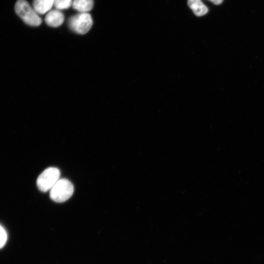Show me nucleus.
<instances>
[{
	"instance_id": "nucleus-5",
	"label": "nucleus",
	"mask_w": 264,
	"mask_h": 264,
	"mask_svg": "<svg viewBox=\"0 0 264 264\" xmlns=\"http://www.w3.org/2000/svg\"><path fill=\"white\" fill-rule=\"evenodd\" d=\"M44 21L48 25L57 27L63 23L64 15L60 10L53 9L47 13L45 17Z\"/></svg>"
},
{
	"instance_id": "nucleus-7",
	"label": "nucleus",
	"mask_w": 264,
	"mask_h": 264,
	"mask_svg": "<svg viewBox=\"0 0 264 264\" xmlns=\"http://www.w3.org/2000/svg\"><path fill=\"white\" fill-rule=\"evenodd\" d=\"M187 3L195 15L197 16H203L208 11V8L202 2L201 0H188Z\"/></svg>"
},
{
	"instance_id": "nucleus-4",
	"label": "nucleus",
	"mask_w": 264,
	"mask_h": 264,
	"mask_svg": "<svg viewBox=\"0 0 264 264\" xmlns=\"http://www.w3.org/2000/svg\"><path fill=\"white\" fill-rule=\"evenodd\" d=\"M60 170L55 167H49L38 176L37 185L40 190L45 192L51 190L59 179Z\"/></svg>"
},
{
	"instance_id": "nucleus-10",
	"label": "nucleus",
	"mask_w": 264,
	"mask_h": 264,
	"mask_svg": "<svg viewBox=\"0 0 264 264\" xmlns=\"http://www.w3.org/2000/svg\"><path fill=\"white\" fill-rule=\"evenodd\" d=\"M7 240V234L4 228L0 225V248L3 247Z\"/></svg>"
},
{
	"instance_id": "nucleus-6",
	"label": "nucleus",
	"mask_w": 264,
	"mask_h": 264,
	"mask_svg": "<svg viewBox=\"0 0 264 264\" xmlns=\"http://www.w3.org/2000/svg\"><path fill=\"white\" fill-rule=\"evenodd\" d=\"M54 0H33V8L38 14H44L54 5Z\"/></svg>"
},
{
	"instance_id": "nucleus-11",
	"label": "nucleus",
	"mask_w": 264,
	"mask_h": 264,
	"mask_svg": "<svg viewBox=\"0 0 264 264\" xmlns=\"http://www.w3.org/2000/svg\"><path fill=\"white\" fill-rule=\"evenodd\" d=\"M216 5H219L222 3L223 0H209Z\"/></svg>"
},
{
	"instance_id": "nucleus-1",
	"label": "nucleus",
	"mask_w": 264,
	"mask_h": 264,
	"mask_svg": "<svg viewBox=\"0 0 264 264\" xmlns=\"http://www.w3.org/2000/svg\"><path fill=\"white\" fill-rule=\"evenodd\" d=\"M15 10L17 14L28 25L37 26L41 24V18L26 0H18Z\"/></svg>"
},
{
	"instance_id": "nucleus-9",
	"label": "nucleus",
	"mask_w": 264,
	"mask_h": 264,
	"mask_svg": "<svg viewBox=\"0 0 264 264\" xmlns=\"http://www.w3.org/2000/svg\"><path fill=\"white\" fill-rule=\"evenodd\" d=\"M72 2V0H54V5L56 9H65L71 6Z\"/></svg>"
},
{
	"instance_id": "nucleus-8",
	"label": "nucleus",
	"mask_w": 264,
	"mask_h": 264,
	"mask_svg": "<svg viewBox=\"0 0 264 264\" xmlns=\"http://www.w3.org/2000/svg\"><path fill=\"white\" fill-rule=\"evenodd\" d=\"M93 0H74L72 6L80 13H88L93 6Z\"/></svg>"
},
{
	"instance_id": "nucleus-3",
	"label": "nucleus",
	"mask_w": 264,
	"mask_h": 264,
	"mask_svg": "<svg viewBox=\"0 0 264 264\" xmlns=\"http://www.w3.org/2000/svg\"><path fill=\"white\" fill-rule=\"evenodd\" d=\"M93 21L88 13H79L71 16L68 20L69 28L76 33L84 34L91 28Z\"/></svg>"
},
{
	"instance_id": "nucleus-2",
	"label": "nucleus",
	"mask_w": 264,
	"mask_h": 264,
	"mask_svg": "<svg viewBox=\"0 0 264 264\" xmlns=\"http://www.w3.org/2000/svg\"><path fill=\"white\" fill-rule=\"evenodd\" d=\"M74 192V187L68 180L59 179L50 190V197L55 202H63L68 199Z\"/></svg>"
}]
</instances>
